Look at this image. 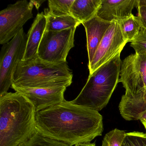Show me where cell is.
I'll return each instance as SVG.
<instances>
[{
	"label": "cell",
	"mask_w": 146,
	"mask_h": 146,
	"mask_svg": "<svg viewBox=\"0 0 146 146\" xmlns=\"http://www.w3.org/2000/svg\"><path fill=\"white\" fill-rule=\"evenodd\" d=\"M102 120L97 111L66 100L36 113L38 131L70 146L102 136Z\"/></svg>",
	"instance_id": "1"
},
{
	"label": "cell",
	"mask_w": 146,
	"mask_h": 146,
	"mask_svg": "<svg viewBox=\"0 0 146 146\" xmlns=\"http://www.w3.org/2000/svg\"><path fill=\"white\" fill-rule=\"evenodd\" d=\"M33 104L20 93L0 97V146H19L36 130Z\"/></svg>",
	"instance_id": "2"
},
{
	"label": "cell",
	"mask_w": 146,
	"mask_h": 146,
	"mask_svg": "<svg viewBox=\"0 0 146 146\" xmlns=\"http://www.w3.org/2000/svg\"><path fill=\"white\" fill-rule=\"evenodd\" d=\"M73 74L67 62L55 64L38 57L21 60L14 70L11 87L21 88H51L69 87Z\"/></svg>",
	"instance_id": "3"
},
{
	"label": "cell",
	"mask_w": 146,
	"mask_h": 146,
	"mask_svg": "<svg viewBox=\"0 0 146 146\" xmlns=\"http://www.w3.org/2000/svg\"><path fill=\"white\" fill-rule=\"evenodd\" d=\"M120 53L89 75L86 84L72 103L92 110H102L119 83L122 60Z\"/></svg>",
	"instance_id": "4"
},
{
	"label": "cell",
	"mask_w": 146,
	"mask_h": 146,
	"mask_svg": "<svg viewBox=\"0 0 146 146\" xmlns=\"http://www.w3.org/2000/svg\"><path fill=\"white\" fill-rule=\"evenodd\" d=\"M27 35L22 29L10 42L1 48L0 57V97L7 93L17 65L25 53Z\"/></svg>",
	"instance_id": "5"
},
{
	"label": "cell",
	"mask_w": 146,
	"mask_h": 146,
	"mask_svg": "<svg viewBox=\"0 0 146 146\" xmlns=\"http://www.w3.org/2000/svg\"><path fill=\"white\" fill-rule=\"evenodd\" d=\"M76 29L56 32L45 31L38 48V57L50 63L66 62L69 52L74 47Z\"/></svg>",
	"instance_id": "6"
},
{
	"label": "cell",
	"mask_w": 146,
	"mask_h": 146,
	"mask_svg": "<svg viewBox=\"0 0 146 146\" xmlns=\"http://www.w3.org/2000/svg\"><path fill=\"white\" fill-rule=\"evenodd\" d=\"M34 7L31 1L23 0L9 5L0 12V44H6L23 29L33 17Z\"/></svg>",
	"instance_id": "7"
},
{
	"label": "cell",
	"mask_w": 146,
	"mask_h": 146,
	"mask_svg": "<svg viewBox=\"0 0 146 146\" xmlns=\"http://www.w3.org/2000/svg\"><path fill=\"white\" fill-rule=\"evenodd\" d=\"M119 82L123 84L126 95L146 93V56L135 53L122 61Z\"/></svg>",
	"instance_id": "8"
},
{
	"label": "cell",
	"mask_w": 146,
	"mask_h": 146,
	"mask_svg": "<svg viewBox=\"0 0 146 146\" xmlns=\"http://www.w3.org/2000/svg\"><path fill=\"white\" fill-rule=\"evenodd\" d=\"M127 43L118 22H112L102 40L91 64L88 65L89 75L121 53Z\"/></svg>",
	"instance_id": "9"
},
{
	"label": "cell",
	"mask_w": 146,
	"mask_h": 146,
	"mask_svg": "<svg viewBox=\"0 0 146 146\" xmlns=\"http://www.w3.org/2000/svg\"><path fill=\"white\" fill-rule=\"evenodd\" d=\"M27 98L35 107L36 112L63 102L66 87L35 88L12 87Z\"/></svg>",
	"instance_id": "10"
},
{
	"label": "cell",
	"mask_w": 146,
	"mask_h": 146,
	"mask_svg": "<svg viewBox=\"0 0 146 146\" xmlns=\"http://www.w3.org/2000/svg\"><path fill=\"white\" fill-rule=\"evenodd\" d=\"M137 0H102L96 16L102 20L112 23L129 17L136 7Z\"/></svg>",
	"instance_id": "11"
},
{
	"label": "cell",
	"mask_w": 146,
	"mask_h": 146,
	"mask_svg": "<svg viewBox=\"0 0 146 146\" xmlns=\"http://www.w3.org/2000/svg\"><path fill=\"white\" fill-rule=\"evenodd\" d=\"M112 23L104 21L95 16L90 20L82 23L87 36L88 65L93 60L95 54Z\"/></svg>",
	"instance_id": "12"
},
{
	"label": "cell",
	"mask_w": 146,
	"mask_h": 146,
	"mask_svg": "<svg viewBox=\"0 0 146 146\" xmlns=\"http://www.w3.org/2000/svg\"><path fill=\"white\" fill-rule=\"evenodd\" d=\"M46 22L44 13L37 14L27 34L26 48L23 61L38 57V48L46 31Z\"/></svg>",
	"instance_id": "13"
},
{
	"label": "cell",
	"mask_w": 146,
	"mask_h": 146,
	"mask_svg": "<svg viewBox=\"0 0 146 146\" xmlns=\"http://www.w3.org/2000/svg\"><path fill=\"white\" fill-rule=\"evenodd\" d=\"M122 117L128 121L140 119L142 113L146 111V93L135 96H122L119 106Z\"/></svg>",
	"instance_id": "14"
},
{
	"label": "cell",
	"mask_w": 146,
	"mask_h": 146,
	"mask_svg": "<svg viewBox=\"0 0 146 146\" xmlns=\"http://www.w3.org/2000/svg\"><path fill=\"white\" fill-rule=\"evenodd\" d=\"M102 0H75L71 7L70 14L81 23L96 16Z\"/></svg>",
	"instance_id": "15"
},
{
	"label": "cell",
	"mask_w": 146,
	"mask_h": 146,
	"mask_svg": "<svg viewBox=\"0 0 146 146\" xmlns=\"http://www.w3.org/2000/svg\"><path fill=\"white\" fill-rule=\"evenodd\" d=\"M46 18V31H60L70 29H76L82 24L71 15L54 17L50 14L48 9L44 10Z\"/></svg>",
	"instance_id": "16"
},
{
	"label": "cell",
	"mask_w": 146,
	"mask_h": 146,
	"mask_svg": "<svg viewBox=\"0 0 146 146\" xmlns=\"http://www.w3.org/2000/svg\"><path fill=\"white\" fill-rule=\"evenodd\" d=\"M118 22L124 38L127 42H132L141 29L133 15Z\"/></svg>",
	"instance_id": "17"
},
{
	"label": "cell",
	"mask_w": 146,
	"mask_h": 146,
	"mask_svg": "<svg viewBox=\"0 0 146 146\" xmlns=\"http://www.w3.org/2000/svg\"><path fill=\"white\" fill-rule=\"evenodd\" d=\"M19 146H70L62 142L46 136L36 129L30 139Z\"/></svg>",
	"instance_id": "18"
},
{
	"label": "cell",
	"mask_w": 146,
	"mask_h": 146,
	"mask_svg": "<svg viewBox=\"0 0 146 146\" xmlns=\"http://www.w3.org/2000/svg\"><path fill=\"white\" fill-rule=\"evenodd\" d=\"M75 0H48V12L54 17L70 15V10Z\"/></svg>",
	"instance_id": "19"
},
{
	"label": "cell",
	"mask_w": 146,
	"mask_h": 146,
	"mask_svg": "<svg viewBox=\"0 0 146 146\" xmlns=\"http://www.w3.org/2000/svg\"><path fill=\"white\" fill-rule=\"evenodd\" d=\"M126 133L124 131L115 129L106 134L102 146H122Z\"/></svg>",
	"instance_id": "20"
},
{
	"label": "cell",
	"mask_w": 146,
	"mask_h": 146,
	"mask_svg": "<svg viewBox=\"0 0 146 146\" xmlns=\"http://www.w3.org/2000/svg\"><path fill=\"white\" fill-rule=\"evenodd\" d=\"M122 146H146V134L138 131L126 133Z\"/></svg>",
	"instance_id": "21"
},
{
	"label": "cell",
	"mask_w": 146,
	"mask_h": 146,
	"mask_svg": "<svg viewBox=\"0 0 146 146\" xmlns=\"http://www.w3.org/2000/svg\"><path fill=\"white\" fill-rule=\"evenodd\" d=\"M135 53L146 56V31L141 28L135 38L131 42Z\"/></svg>",
	"instance_id": "22"
},
{
	"label": "cell",
	"mask_w": 146,
	"mask_h": 146,
	"mask_svg": "<svg viewBox=\"0 0 146 146\" xmlns=\"http://www.w3.org/2000/svg\"><path fill=\"white\" fill-rule=\"evenodd\" d=\"M136 8L137 11V16L135 17L141 28L146 31V5L139 3L137 1Z\"/></svg>",
	"instance_id": "23"
},
{
	"label": "cell",
	"mask_w": 146,
	"mask_h": 146,
	"mask_svg": "<svg viewBox=\"0 0 146 146\" xmlns=\"http://www.w3.org/2000/svg\"><path fill=\"white\" fill-rule=\"evenodd\" d=\"M31 3L33 4L34 6L36 7L37 10H39L40 7L41 5L42 4L45 2V1H42V0H39V1H30Z\"/></svg>",
	"instance_id": "24"
},
{
	"label": "cell",
	"mask_w": 146,
	"mask_h": 146,
	"mask_svg": "<svg viewBox=\"0 0 146 146\" xmlns=\"http://www.w3.org/2000/svg\"><path fill=\"white\" fill-rule=\"evenodd\" d=\"M74 146H96L95 143H91L90 142L83 143H78Z\"/></svg>",
	"instance_id": "25"
},
{
	"label": "cell",
	"mask_w": 146,
	"mask_h": 146,
	"mask_svg": "<svg viewBox=\"0 0 146 146\" xmlns=\"http://www.w3.org/2000/svg\"><path fill=\"white\" fill-rule=\"evenodd\" d=\"M140 120L141 121L143 120H146V111H145L142 114L140 118Z\"/></svg>",
	"instance_id": "26"
},
{
	"label": "cell",
	"mask_w": 146,
	"mask_h": 146,
	"mask_svg": "<svg viewBox=\"0 0 146 146\" xmlns=\"http://www.w3.org/2000/svg\"><path fill=\"white\" fill-rule=\"evenodd\" d=\"M141 122L142 123L143 125L144 126V128H145V130H146V120H143V121H141Z\"/></svg>",
	"instance_id": "27"
},
{
	"label": "cell",
	"mask_w": 146,
	"mask_h": 146,
	"mask_svg": "<svg viewBox=\"0 0 146 146\" xmlns=\"http://www.w3.org/2000/svg\"><path fill=\"white\" fill-rule=\"evenodd\" d=\"M138 1H139V3L141 4L146 5V0H138Z\"/></svg>",
	"instance_id": "28"
},
{
	"label": "cell",
	"mask_w": 146,
	"mask_h": 146,
	"mask_svg": "<svg viewBox=\"0 0 146 146\" xmlns=\"http://www.w3.org/2000/svg\"></svg>",
	"instance_id": "29"
}]
</instances>
